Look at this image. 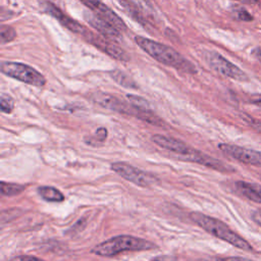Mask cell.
Masks as SVG:
<instances>
[{"label":"cell","mask_w":261,"mask_h":261,"mask_svg":"<svg viewBox=\"0 0 261 261\" xmlns=\"http://www.w3.org/2000/svg\"><path fill=\"white\" fill-rule=\"evenodd\" d=\"M253 55L261 62V48H255L253 50Z\"/></svg>","instance_id":"f546056e"},{"label":"cell","mask_w":261,"mask_h":261,"mask_svg":"<svg viewBox=\"0 0 261 261\" xmlns=\"http://www.w3.org/2000/svg\"><path fill=\"white\" fill-rule=\"evenodd\" d=\"M252 219L261 226V210H256L252 214Z\"/></svg>","instance_id":"f1b7e54d"},{"label":"cell","mask_w":261,"mask_h":261,"mask_svg":"<svg viewBox=\"0 0 261 261\" xmlns=\"http://www.w3.org/2000/svg\"><path fill=\"white\" fill-rule=\"evenodd\" d=\"M236 190L244 198L261 204V185L247 181H236Z\"/></svg>","instance_id":"9a60e30c"},{"label":"cell","mask_w":261,"mask_h":261,"mask_svg":"<svg viewBox=\"0 0 261 261\" xmlns=\"http://www.w3.org/2000/svg\"><path fill=\"white\" fill-rule=\"evenodd\" d=\"M9 261H44L38 257L35 256H29V255H21V256H16L10 259Z\"/></svg>","instance_id":"d4e9b609"},{"label":"cell","mask_w":261,"mask_h":261,"mask_svg":"<svg viewBox=\"0 0 261 261\" xmlns=\"http://www.w3.org/2000/svg\"><path fill=\"white\" fill-rule=\"evenodd\" d=\"M152 261H177L175 256L171 255H164V256H158L152 259Z\"/></svg>","instance_id":"4316f807"},{"label":"cell","mask_w":261,"mask_h":261,"mask_svg":"<svg viewBox=\"0 0 261 261\" xmlns=\"http://www.w3.org/2000/svg\"><path fill=\"white\" fill-rule=\"evenodd\" d=\"M1 194L4 196H15L20 194L24 189L25 186L19 185V184H13V182H5L1 181Z\"/></svg>","instance_id":"d6986e66"},{"label":"cell","mask_w":261,"mask_h":261,"mask_svg":"<svg viewBox=\"0 0 261 261\" xmlns=\"http://www.w3.org/2000/svg\"><path fill=\"white\" fill-rule=\"evenodd\" d=\"M111 169L122 178L142 188L150 187L155 182L154 176L125 162H114L111 164Z\"/></svg>","instance_id":"52a82bcc"},{"label":"cell","mask_w":261,"mask_h":261,"mask_svg":"<svg viewBox=\"0 0 261 261\" xmlns=\"http://www.w3.org/2000/svg\"><path fill=\"white\" fill-rule=\"evenodd\" d=\"M152 141L159 147L168 150L174 154H176V157H179L187 152H189L192 148L188 145H186L182 141H179L174 138L162 136V135H154L152 137Z\"/></svg>","instance_id":"5bb4252c"},{"label":"cell","mask_w":261,"mask_h":261,"mask_svg":"<svg viewBox=\"0 0 261 261\" xmlns=\"http://www.w3.org/2000/svg\"><path fill=\"white\" fill-rule=\"evenodd\" d=\"M84 15L86 21L106 39L113 42H118L121 40V34L119 33V30H117L105 19L101 18L95 13L85 12Z\"/></svg>","instance_id":"7c38bea8"},{"label":"cell","mask_w":261,"mask_h":261,"mask_svg":"<svg viewBox=\"0 0 261 261\" xmlns=\"http://www.w3.org/2000/svg\"><path fill=\"white\" fill-rule=\"evenodd\" d=\"M157 248V245L142 238L133 236H117L95 246L91 252L98 256L112 257L126 251H147Z\"/></svg>","instance_id":"3957f363"},{"label":"cell","mask_w":261,"mask_h":261,"mask_svg":"<svg viewBox=\"0 0 261 261\" xmlns=\"http://www.w3.org/2000/svg\"><path fill=\"white\" fill-rule=\"evenodd\" d=\"M237 1H240V2L245 3V4H255V3H257V0H237Z\"/></svg>","instance_id":"4dcf8cb0"},{"label":"cell","mask_w":261,"mask_h":261,"mask_svg":"<svg viewBox=\"0 0 261 261\" xmlns=\"http://www.w3.org/2000/svg\"><path fill=\"white\" fill-rule=\"evenodd\" d=\"M237 17L244 21H250L253 19V16L246 9H239L237 12Z\"/></svg>","instance_id":"cb8c5ba5"},{"label":"cell","mask_w":261,"mask_h":261,"mask_svg":"<svg viewBox=\"0 0 261 261\" xmlns=\"http://www.w3.org/2000/svg\"><path fill=\"white\" fill-rule=\"evenodd\" d=\"M135 41L137 45L140 46L147 54L162 64L172 66L191 73L197 71L195 66L189 60H187L181 54L165 44L142 36H136Z\"/></svg>","instance_id":"6da1fadb"},{"label":"cell","mask_w":261,"mask_h":261,"mask_svg":"<svg viewBox=\"0 0 261 261\" xmlns=\"http://www.w3.org/2000/svg\"><path fill=\"white\" fill-rule=\"evenodd\" d=\"M16 37V32L14 31L13 28L9 27V25H5L2 24L0 28V40L2 44L11 42L15 39Z\"/></svg>","instance_id":"ffe728a7"},{"label":"cell","mask_w":261,"mask_h":261,"mask_svg":"<svg viewBox=\"0 0 261 261\" xmlns=\"http://www.w3.org/2000/svg\"><path fill=\"white\" fill-rule=\"evenodd\" d=\"M109 74L113 79V81H115V83H117L118 85H120L124 88H128V89H138L139 88L137 83L129 75H127L125 72H123L119 69H112L109 72Z\"/></svg>","instance_id":"e0dca14e"},{"label":"cell","mask_w":261,"mask_h":261,"mask_svg":"<svg viewBox=\"0 0 261 261\" xmlns=\"http://www.w3.org/2000/svg\"><path fill=\"white\" fill-rule=\"evenodd\" d=\"M38 193L42 199L49 202H62L64 200V195L53 187H39Z\"/></svg>","instance_id":"2e32d148"},{"label":"cell","mask_w":261,"mask_h":261,"mask_svg":"<svg viewBox=\"0 0 261 261\" xmlns=\"http://www.w3.org/2000/svg\"><path fill=\"white\" fill-rule=\"evenodd\" d=\"M206 60L210 67L218 73L233 79L239 82L248 81V75L237 65L225 59L217 52L209 51L206 53Z\"/></svg>","instance_id":"8992f818"},{"label":"cell","mask_w":261,"mask_h":261,"mask_svg":"<svg viewBox=\"0 0 261 261\" xmlns=\"http://www.w3.org/2000/svg\"><path fill=\"white\" fill-rule=\"evenodd\" d=\"M120 4H121V6H123V8L126 10V12L133 18H135L137 21H139V22H141L143 24L146 23V20L144 18V15L142 14L141 10L133 2H130L128 0H120Z\"/></svg>","instance_id":"ac0fdd59"},{"label":"cell","mask_w":261,"mask_h":261,"mask_svg":"<svg viewBox=\"0 0 261 261\" xmlns=\"http://www.w3.org/2000/svg\"><path fill=\"white\" fill-rule=\"evenodd\" d=\"M180 160H186V161H191V162H196L199 163L201 165L213 168L215 170L221 171V172H228V171H232V169L230 168V166L226 165L225 163L205 154L202 153L199 150H195V149H191L189 152H187L186 154L177 157Z\"/></svg>","instance_id":"8fae6325"},{"label":"cell","mask_w":261,"mask_h":261,"mask_svg":"<svg viewBox=\"0 0 261 261\" xmlns=\"http://www.w3.org/2000/svg\"><path fill=\"white\" fill-rule=\"evenodd\" d=\"M203 261H253V260L245 257H223V258L213 257V258L205 259Z\"/></svg>","instance_id":"603a6c76"},{"label":"cell","mask_w":261,"mask_h":261,"mask_svg":"<svg viewBox=\"0 0 261 261\" xmlns=\"http://www.w3.org/2000/svg\"><path fill=\"white\" fill-rule=\"evenodd\" d=\"M250 102H251L252 104L257 105L258 107L261 108V94H255V95L251 96Z\"/></svg>","instance_id":"83f0119b"},{"label":"cell","mask_w":261,"mask_h":261,"mask_svg":"<svg viewBox=\"0 0 261 261\" xmlns=\"http://www.w3.org/2000/svg\"><path fill=\"white\" fill-rule=\"evenodd\" d=\"M218 148L228 157H231L245 164L261 166V152L252 149L240 147L237 145L220 144Z\"/></svg>","instance_id":"9c48e42d"},{"label":"cell","mask_w":261,"mask_h":261,"mask_svg":"<svg viewBox=\"0 0 261 261\" xmlns=\"http://www.w3.org/2000/svg\"><path fill=\"white\" fill-rule=\"evenodd\" d=\"M83 37L92 45H94L95 47H97L98 49H100L101 51H103L104 53H106L107 55H109L114 59H117L120 61H127L129 59L127 53L124 50H122L119 46H117L113 41H110L105 37L96 35L89 30L85 33Z\"/></svg>","instance_id":"ba28073f"},{"label":"cell","mask_w":261,"mask_h":261,"mask_svg":"<svg viewBox=\"0 0 261 261\" xmlns=\"http://www.w3.org/2000/svg\"><path fill=\"white\" fill-rule=\"evenodd\" d=\"M126 97L133 106L140 108V109H150L149 102L147 100H145L144 98L136 96V95H130V94H127Z\"/></svg>","instance_id":"7402d4cb"},{"label":"cell","mask_w":261,"mask_h":261,"mask_svg":"<svg viewBox=\"0 0 261 261\" xmlns=\"http://www.w3.org/2000/svg\"><path fill=\"white\" fill-rule=\"evenodd\" d=\"M46 10L54 18H56L63 27H65L66 29H68L72 33L80 34V35L84 36L85 33L88 31L87 28H85L83 24H81L76 20H74V19L70 18L69 16H67L66 14H64L57 6H55L54 4H52L50 2L46 3Z\"/></svg>","instance_id":"4fadbf2b"},{"label":"cell","mask_w":261,"mask_h":261,"mask_svg":"<svg viewBox=\"0 0 261 261\" xmlns=\"http://www.w3.org/2000/svg\"><path fill=\"white\" fill-rule=\"evenodd\" d=\"M0 107L3 113H10L14 108V101L12 97L2 93L0 96Z\"/></svg>","instance_id":"44dd1931"},{"label":"cell","mask_w":261,"mask_h":261,"mask_svg":"<svg viewBox=\"0 0 261 261\" xmlns=\"http://www.w3.org/2000/svg\"><path fill=\"white\" fill-rule=\"evenodd\" d=\"M0 69L3 74L28 85L43 87L46 84V79L40 71L21 62L2 61Z\"/></svg>","instance_id":"277c9868"},{"label":"cell","mask_w":261,"mask_h":261,"mask_svg":"<svg viewBox=\"0 0 261 261\" xmlns=\"http://www.w3.org/2000/svg\"><path fill=\"white\" fill-rule=\"evenodd\" d=\"M91 100L103 108H106L115 112L132 115V116H136L137 118L142 120L145 119L147 115V111L150 110V109H140L133 106L132 104L128 105L125 102L118 99L117 97L110 95L108 93H103V92L93 93L91 95Z\"/></svg>","instance_id":"5b68a950"},{"label":"cell","mask_w":261,"mask_h":261,"mask_svg":"<svg viewBox=\"0 0 261 261\" xmlns=\"http://www.w3.org/2000/svg\"><path fill=\"white\" fill-rule=\"evenodd\" d=\"M190 217L196 224H198L200 227H202L204 230L211 233L212 236L222 241H225L239 249L245 251L253 250L252 246L244 238L231 230L224 222L197 211L191 212Z\"/></svg>","instance_id":"7a4b0ae2"},{"label":"cell","mask_w":261,"mask_h":261,"mask_svg":"<svg viewBox=\"0 0 261 261\" xmlns=\"http://www.w3.org/2000/svg\"><path fill=\"white\" fill-rule=\"evenodd\" d=\"M95 137L96 139L98 140V142H104L106 137H107V129L105 127H100L96 130V134H95Z\"/></svg>","instance_id":"484cf974"},{"label":"cell","mask_w":261,"mask_h":261,"mask_svg":"<svg viewBox=\"0 0 261 261\" xmlns=\"http://www.w3.org/2000/svg\"><path fill=\"white\" fill-rule=\"evenodd\" d=\"M84 5L91 9L95 14L105 19L113 27L119 31H125L126 25L124 21L107 5H105L101 0H80Z\"/></svg>","instance_id":"30bf717a"},{"label":"cell","mask_w":261,"mask_h":261,"mask_svg":"<svg viewBox=\"0 0 261 261\" xmlns=\"http://www.w3.org/2000/svg\"><path fill=\"white\" fill-rule=\"evenodd\" d=\"M138 1H140L144 6H146V7H148V8H151V5H150L149 0H138Z\"/></svg>","instance_id":"1f68e13d"}]
</instances>
